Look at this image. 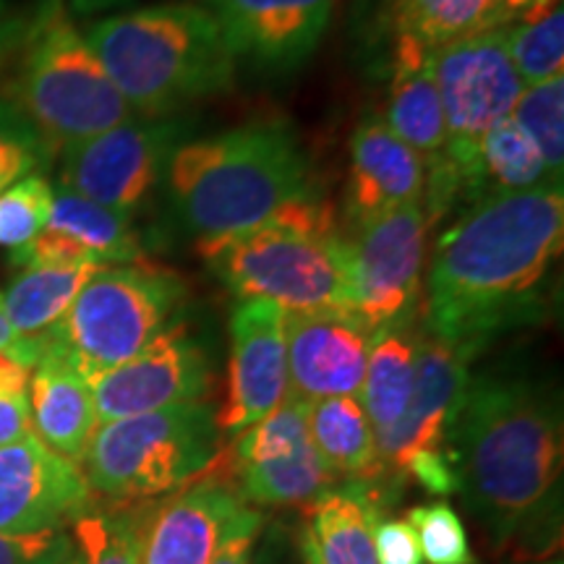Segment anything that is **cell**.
Returning <instances> with one entry per match:
<instances>
[{"mask_svg":"<svg viewBox=\"0 0 564 564\" xmlns=\"http://www.w3.org/2000/svg\"><path fill=\"white\" fill-rule=\"evenodd\" d=\"M447 457L494 546L514 549L518 560L554 552L564 432L552 394L523 379H476L449 429Z\"/></svg>","mask_w":564,"mask_h":564,"instance_id":"obj_1","label":"cell"},{"mask_svg":"<svg viewBox=\"0 0 564 564\" xmlns=\"http://www.w3.org/2000/svg\"><path fill=\"white\" fill-rule=\"evenodd\" d=\"M562 241V183L484 196L434 249L429 335L478 348L491 329L531 306Z\"/></svg>","mask_w":564,"mask_h":564,"instance_id":"obj_2","label":"cell"},{"mask_svg":"<svg viewBox=\"0 0 564 564\" xmlns=\"http://www.w3.org/2000/svg\"><path fill=\"white\" fill-rule=\"evenodd\" d=\"M110 82L133 112L171 116L236 79L217 19L194 3H160L95 19L84 30Z\"/></svg>","mask_w":564,"mask_h":564,"instance_id":"obj_3","label":"cell"},{"mask_svg":"<svg viewBox=\"0 0 564 564\" xmlns=\"http://www.w3.org/2000/svg\"><path fill=\"white\" fill-rule=\"evenodd\" d=\"M165 181L181 223L202 241L257 228L308 196V162L285 123L259 121L181 144Z\"/></svg>","mask_w":564,"mask_h":564,"instance_id":"obj_4","label":"cell"},{"mask_svg":"<svg viewBox=\"0 0 564 564\" xmlns=\"http://www.w3.org/2000/svg\"><path fill=\"white\" fill-rule=\"evenodd\" d=\"M209 270L238 299H264L285 312L352 314L350 243L329 209L303 196L257 228L202 238Z\"/></svg>","mask_w":564,"mask_h":564,"instance_id":"obj_5","label":"cell"},{"mask_svg":"<svg viewBox=\"0 0 564 564\" xmlns=\"http://www.w3.org/2000/svg\"><path fill=\"white\" fill-rule=\"evenodd\" d=\"M21 37L17 108L53 150L131 121L129 102L61 0H42Z\"/></svg>","mask_w":564,"mask_h":564,"instance_id":"obj_6","label":"cell"},{"mask_svg":"<svg viewBox=\"0 0 564 564\" xmlns=\"http://www.w3.org/2000/svg\"><path fill=\"white\" fill-rule=\"evenodd\" d=\"M217 453L220 429L215 411L199 400L100 423L89 440L82 474L91 494L116 505H139L207 474Z\"/></svg>","mask_w":564,"mask_h":564,"instance_id":"obj_7","label":"cell"},{"mask_svg":"<svg viewBox=\"0 0 564 564\" xmlns=\"http://www.w3.org/2000/svg\"><path fill=\"white\" fill-rule=\"evenodd\" d=\"M186 288L144 264L102 267L63 319L42 335V356L58 358L82 379H97L150 345L178 312Z\"/></svg>","mask_w":564,"mask_h":564,"instance_id":"obj_8","label":"cell"},{"mask_svg":"<svg viewBox=\"0 0 564 564\" xmlns=\"http://www.w3.org/2000/svg\"><path fill=\"white\" fill-rule=\"evenodd\" d=\"M432 70L447 129L444 165L455 183L476 188L478 147L486 133L512 116L525 84L507 51L505 30L447 42L432 51Z\"/></svg>","mask_w":564,"mask_h":564,"instance_id":"obj_9","label":"cell"},{"mask_svg":"<svg viewBox=\"0 0 564 564\" xmlns=\"http://www.w3.org/2000/svg\"><path fill=\"white\" fill-rule=\"evenodd\" d=\"M468 345L421 337L415 356L413 392L403 419L377 442L384 474L405 476L423 489L447 497L457 491L453 463L447 457L449 429L460 413L470 379Z\"/></svg>","mask_w":564,"mask_h":564,"instance_id":"obj_10","label":"cell"},{"mask_svg":"<svg viewBox=\"0 0 564 564\" xmlns=\"http://www.w3.org/2000/svg\"><path fill=\"white\" fill-rule=\"evenodd\" d=\"M432 215L423 202L356 225L350 243L352 316L369 333L405 324L419 303Z\"/></svg>","mask_w":564,"mask_h":564,"instance_id":"obj_11","label":"cell"},{"mask_svg":"<svg viewBox=\"0 0 564 564\" xmlns=\"http://www.w3.org/2000/svg\"><path fill=\"white\" fill-rule=\"evenodd\" d=\"M178 147L181 126L175 121L131 118L116 129L63 147L58 186L131 215L165 181Z\"/></svg>","mask_w":564,"mask_h":564,"instance_id":"obj_12","label":"cell"},{"mask_svg":"<svg viewBox=\"0 0 564 564\" xmlns=\"http://www.w3.org/2000/svg\"><path fill=\"white\" fill-rule=\"evenodd\" d=\"M230 474L243 502L314 505L337 476L324 465L308 432V403L288 398L270 415L236 434Z\"/></svg>","mask_w":564,"mask_h":564,"instance_id":"obj_13","label":"cell"},{"mask_svg":"<svg viewBox=\"0 0 564 564\" xmlns=\"http://www.w3.org/2000/svg\"><path fill=\"white\" fill-rule=\"evenodd\" d=\"M212 382L209 358L183 322L167 324L144 350L91 379L97 423L199 403Z\"/></svg>","mask_w":564,"mask_h":564,"instance_id":"obj_14","label":"cell"},{"mask_svg":"<svg viewBox=\"0 0 564 564\" xmlns=\"http://www.w3.org/2000/svg\"><path fill=\"white\" fill-rule=\"evenodd\" d=\"M89 510L91 489L79 465L34 434L0 447V533L61 531Z\"/></svg>","mask_w":564,"mask_h":564,"instance_id":"obj_15","label":"cell"},{"mask_svg":"<svg viewBox=\"0 0 564 564\" xmlns=\"http://www.w3.org/2000/svg\"><path fill=\"white\" fill-rule=\"evenodd\" d=\"M288 394L285 308L241 299L230 316L228 398L215 415L223 434H241L270 415Z\"/></svg>","mask_w":564,"mask_h":564,"instance_id":"obj_16","label":"cell"},{"mask_svg":"<svg viewBox=\"0 0 564 564\" xmlns=\"http://www.w3.org/2000/svg\"><path fill=\"white\" fill-rule=\"evenodd\" d=\"M371 337L348 312H285L288 398L301 403L358 398Z\"/></svg>","mask_w":564,"mask_h":564,"instance_id":"obj_17","label":"cell"},{"mask_svg":"<svg viewBox=\"0 0 564 564\" xmlns=\"http://www.w3.org/2000/svg\"><path fill=\"white\" fill-rule=\"evenodd\" d=\"M337 0H207L232 58L264 70L299 68L333 21Z\"/></svg>","mask_w":564,"mask_h":564,"instance_id":"obj_18","label":"cell"},{"mask_svg":"<svg viewBox=\"0 0 564 564\" xmlns=\"http://www.w3.org/2000/svg\"><path fill=\"white\" fill-rule=\"evenodd\" d=\"M246 507L236 486L194 481L158 507L141 544V564H209L236 514Z\"/></svg>","mask_w":564,"mask_h":564,"instance_id":"obj_19","label":"cell"},{"mask_svg":"<svg viewBox=\"0 0 564 564\" xmlns=\"http://www.w3.org/2000/svg\"><path fill=\"white\" fill-rule=\"evenodd\" d=\"M426 160L400 141L384 118H366L350 139L348 217L361 225L382 212L423 202Z\"/></svg>","mask_w":564,"mask_h":564,"instance_id":"obj_20","label":"cell"},{"mask_svg":"<svg viewBox=\"0 0 564 564\" xmlns=\"http://www.w3.org/2000/svg\"><path fill=\"white\" fill-rule=\"evenodd\" d=\"M384 123L423 160H444L447 129L432 70V47L411 34H398Z\"/></svg>","mask_w":564,"mask_h":564,"instance_id":"obj_21","label":"cell"},{"mask_svg":"<svg viewBox=\"0 0 564 564\" xmlns=\"http://www.w3.org/2000/svg\"><path fill=\"white\" fill-rule=\"evenodd\" d=\"M30 411L34 436L66 460L82 465L97 411L87 379L53 356H42L30 379Z\"/></svg>","mask_w":564,"mask_h":564,"instance_id":"obj_22","label":"cell"},{"mask_svg":"<svg viewBox=\"0 0 564 564\" xmlns=\"http://www.w3.org/2000/svg\"><path fill=\"white\" fill-rule=\"evenodd\" d=\"M308 432L316 453L333 474L350 484H373L384 478L377 434L356 394L308 403Z\"/></svg>","mask_w":564,"mask_h":564,"instance_id":"obj_23","label":"cell"},{"mask_svg":"<svg viewBox=\"0 0 564 564\" xmlns=\"http://www.w3.org/2000/svg\"><path fill=\"white\" fill-rule=\"evenodd\" d=\"M544 0H394L398 34H411L426 47L470 37L525 17Z\"/></svg>","mask_w":564,"mask_h":564,"instance_id":"obj_24","label":"cell"},{"mask_svg":"<svg viewBox=\"0 0 564 564\" xmlns=\"http://www.w3.org/2000/svg\"><path fill=\"white\" fill-rule=\"evenodd\" d=\"M419 340L421 337L408 327V322L379 329L371 337L358 400L369 415L377 442L390 434L394 423L403 419L413 392Z\"/></svg>","mask_w":564,"mask_h":564,"instance_id":"obj_25","label":"cell"},{"mask_svg":"<svg viewBox=\"0 0 564 564\" xmlns=\"http://www.w3.org/2000/svg\"><path fill=\"white\" fill-rule=\"evenodd\" d=\"M377 491L369 484L329 489L312 505L314 544L322 564H379L373 546V518L379 514Z\"/></svg>","mask_w":564,"mask_h":564,"instance_id":"obj_26","label":"cell"},{"mask_svg":"<svg viewBox=\"0 0 564 564\" xmlns=\"http://www.w3.org/2000/svg\"><path fill=\"white\" fill-rule=\"evenodd\" d=\"M105 264L84 262L66 267H24L3 293L9 322L21 337L47 335L63 319L89 278Z\"/></svg>","mask_w":564,"mask_h":564,"instance_id":"obj_27","label":"cell"},{"mask_svg":"<svg viewBox=\"0 0 564 564\" xmlns=\"http://www.w3.org/2000/svg\"><path fill=\"white\" fill-rule=\"evenodd\" d=\"M47 228L63 232L100 264H137L141 259V243L129 212L102 207L61 186L53 188Z\"/></svg>","mask_w":564,"mask_h":564,"instance_id":"obj_28","label":"cell"},{"mask_svg":"<svg viewBox=\"0 0 564 564\" xmlns=\"http://www.w3.org/2000/svg\"><path fill=\"white\" fill-rule=\"evenodd\" d=\"M552 183L562 181L554 178L539 147L512 118H505L486 133L478 147L476 167V188H481L486 196L531 192V188L552 186Z\"/></svg>","mask_w":564,"mask_h":564,"instance_id":"obj_29","label":"cell"},{"mask_svg":"<svg viewBox=\"0 0 564 564\" xmlns=\"http://www.w3.org/2000/svg\"><path fill=\"white\" fill-rule=\"evenodd\" d=\"M510 58L525 87L564 74V9L562 0H544L525 17L505 26Z\"/></svg>","mask_w":564,"mask_h":564,"instance_id":"obj_30","label":"cell"},{"mask_svg":"<svg viewBox=\"0 0 564 564\" xmlns=\"http://www.w3.org/2000/svg\"><path fill=\"white\" fill-rule=\"evenodd\" d=\"M147 518V505H121L110 512L84 514L74 523L82 564H141Z\"/></svg>","mask_w":564,"mask_h":564,"instance_id":"obj_31","label":"cell"},{"mask_svg":"<svg viewBox=\"0 0 564 564\" xmlns=\"http://www.w3.org/2000/svg\"><path fill=\"white\" fill-rule=\"evenodd\" d=\"M512 121L539 147L541 158L562 181L564 171V74L525 87L512 110Z\"/></svg>","mask_w":564,"mask_h":564,"instance_id":"obj_32","label":"cell"},{"mask_svg":"<svg viewBox=\"0 0 564 564\" xmlns=\"http://www.w3.org/2000/svg\"><path fill=\"white\" fill-rule=\"evenodd\" d=\"M53 186L42 173H32L0 194V249H21L47 228Z\"/></svg>","mask_w":564,"mask_h":564,"instance_id":"obj_33","label":"cell"},{"mask_svg":"<svg viewBox=\"0 0 564 564\" xmlns=\"http://www.w3.org/2000/svg\"><path fill=\"white\" fill-rule=\"evenodd\" d=\"M421 556L429 564H474L468 531L447 502L413 507L408 512Z\"/></svg>","mask_w":564,"mask_h":564,"instance_id":"obj_34","label":"cell"},{"mask_svg":"<svg viewBox=\"0 0 564 564\" xmlns=\"http://www.w3.org/2000/svg\"><path fill=\"white\" fill-rule=\"evenodd\" d=\"M53 147L40 137L17 105L0 100V194L13 183L37 173L51 160Z\"/></svg>","mask_w":564,"mask_h":564,"instance_id":"obj_35","label":"cell"},{"mask_svg":"<svg viewBox=\"0 0 564 564\" xmlns=\"http://www.w3.org/2000/svg\"><path fill=\"white\" fill-rule=\"evenodd\" d=\"M74 556V541L63 531L32 535L0 533V564H68Z\"/></svg>","mask_w":564,"mask_h":564,"instance_id":"obj_36","label":"cell"},{"mask_svg":"<svg viewBox=\"0 0 564 564\" xmlns=\"http://www.w3.org/2000/svg\"><path fill=\"white\" fill-rule=\"evenodd\" d=\"M373 546L379 564H423L419 541L408 520L384 518L379 512L373 518Z\"/></svg>","mask_w":564,"mask_h":564,"instance_id":"obj_37","label":"cell"},{"mask_svg":"<svg viewBox=\"0 0 564 564\" xmlns=\"http://www.w3.org/2000/svg\"><path fill=\"white\" fill-rule=\"evenodd\" d=\"M262 531V514L243 507L236 514L209 564H253V541Z\"/></svg>","mask_w":564,"mask_h":564,"instance_id":"obj_38","label":"cell"},{"mask_svg":"<svg viewBox=\"0 0 564 564\" xmlns=\"http://www.w3.org/2000/svg\"><path fill=\"white\" fill-rule=\"evenodd\" d=\"M32 434L30 392H0V447Z\"/></svg>","mask_w":564,"mask_h":564,"instance_id":"obj_39","label":"cell"},{"mask_svg":"<svg viewBox=\"0 0 564 564\" xmlns=\"http://www.w3.org/2000/svg\"><path fill=\"white\" fill-rule=\"evenodd\" d=\"M42 337H21L13 324L9 322V314H6L3 306V293H0V352L11 356L13 361L24 364L26 369L37 366L42 358Z\"/></svg>","mask_w":564,"mask_h":564,"instance_id":"obj_40","label":"cell"},{"mask_svg":"<svg viewBox=\"0 0 564 564\" xmlns=\"http://www.w3.org/2000/svg\"><path fill=\"white\" fill-rule=\"evenodd\" d=\"M32 369L0 352V392H30Z\"/></svg>","mask_w":564,"mask_h":564,"instance_id":"obj_41","label":"cell"},{"mask_svg":"<svg viewBox=\"0 0 564 564\" xmlns=\"http://www.w3.org/2000/svg\"><path fill=\"white\" fill-rule=\"evenodd\" d=\"M21 34H24V26H21L17 13H13L11 3L9 0H0V68H3L6 58H9Z\"/></svg>","mask_w":564,"mask_h":564,"instance_id":"obj_42","label":"cell"},{"mask_svg":"<svg viewBox=\"0 0 564 564\" xmlns=\"http://www.w3.org/2000/svg\"><path fill=\"white\" fill-rule=\"evenodd\" d=\"M70 17H95V13L118 11L129 6L131 0H61Z\"/></svg>","mask_w":564,"mask_h":564,"instance_id":"obj_43","label":"cell"},{"mask_svg":"<svg viewBox=\"0 0 564 564\" xmlns=\"http://www.w3.org/2000/svg\"><path fill=\"white\" fill-rule=\"evenodd\" d=\"M301 549H303V564H322V556H319V549H316V544H314V535H312V531H303V544H301Z\"/></svg>","mask_w":564,"mask_h":564,"instance_id":"obj_44","label":"cell"},{"mask_svg":"<svg viewBox=\"0 0 564 564\" xmlns=\"http://www.w3.org/2000/svg\"><path fill=\"white\" fill-rule=\"evenodd\" d=\"M510 564H562L560 554H546V556H535V560H514Z\"/></svg>","mask_w":564,"mask_h":564,"instance_id":"obj_45","label":"cell"},{"mask_svg":"<svg viewBox=\"0 0 564 564\" xmlns=\"http://www.w3.org/2000/svg\"><path fill=\"white\" fill-rule=\"evenodd\" d=\"M68 564H82V560H79V554H76V556H74V560H70Z\"/></svg>","mask_w":564,"mask_h":564,"instance_id":"obj_46","label":"cell"}]
</instances>
